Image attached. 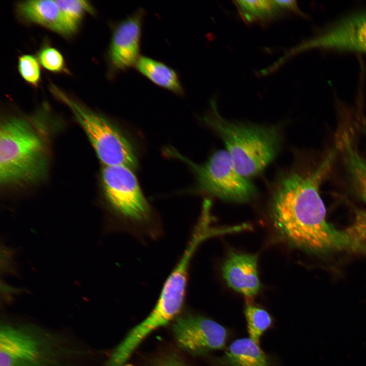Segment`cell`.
<instances>
[{
	"label": "cell",
	"mask_w": 366,
	"mask_h": 366,
	"mask_svg": "<svg viewBox=\"0 0 366 366\" xmlns=\"http://www.w3.org/2000/svg\"><path fill=\"white\" fill-rule=\"evenodd\" d=\"M346 232L357 245L366 249V210L356 211L353 223Z\"/></svg>",
	"instance_id": "22"
},
{
	"label": "cell",
	"mask_w": 366,
	"mask_h": 366,
	"mask_svg": "<svg viewBox=\"0 0 366 366\" xmlns=\"http://www.w3.org/2000/svg\"><path fill=\"white\" fill-rule=\"evenodd\" d=\"M222 272L228 286L245 297H253L260 289L256 255L231 251L223 264Z\"/></svg>",
	"instance_id": "11"
},
{
	"label": "cell",
	"mask_w": 366,
	"mask_h": 366,
	"mask_svg": "<svg viewBox=\"0 0 366 366\" xmlns=\"http://www.w3.org/2000/svg\"><path fill=\"white\" fill-rule=\"evenodd\" d=\"M215 363L216 366H271L259 344L250 338L234 341Z\"/></svg>",
	"instance_id": "13"
},
{
	"label": "cell",
	"mask_w": 366,
	"mask_h": 366,
	"mask_svg": "<svg viewBox=\"0 0 366 366\" xmlns=\"http://www.w3.org/2000/svg\"><path fill=\"white\" fill-rule=\"evenodd\" d=\"M145 15L144 10L139 8L113 27L107 52L111 78L135 66L141 56L140 42Z\"/></svg>",
	"instance_id": "9"
},
{
	"label": "cell",
	"mask_w": 366,
	"mask_h": 366,
	"mask_svg": "<svg viewBox=\"0 0 366 366\" xmlns=\"http://www.w3.org/2000/svg\"><path fill=\"white\" fill-rule=\"evenodd\" d=\"M145 366H192L191 363L179 350L165 349L152 355Z\"/></svg>",
	"instance_id": "21"
},
{
	"label": "cell",
	"mask_w": 366,
	"mask_h": 366,
	"mask_svg": "<svg viewBox=\"0 0 366 366\" xmlns=\"http://www.w3.org/2000/svg\"><path fill=\"white\" fill-rule=\"evenodd\" d=\"M235 5L243 19L248 22L272 19L282 10L275 1H236Z\"/></svg>",
	"instance_id": "16"
},
{
	"label": "cell",
	"mask_w": 366,
	"mask_h": 366,
	"mask_svg": "<svg viewBox=\"0 0 366 366\" xmlns=\"http://www.w3.org/2000/svg\"><path fill=\"white\" fill-rule=\"evenodd\" d=\"M17 68L18 72L29 85L37 87L41 81L40 64L33 55L23 54L18 57Z\"/></svg>",
	"instance_id": "19"
},
{
	"label": "cell",
	"mask_w": 366,
	"mask_h": 366,
	"mask_svg": "<svg viewBox=\"0 0 366 366\" xmlns=\"http://www.w3.org/2000/svg\"><path fill=\"white\" fill-rule=\"evenodd\" d=\"M278 6L283 11L287 10L299 14H303L300 11L295 1H275Z\"/></svg>",
	"instance_id": "23"
},
{
	"label": "cell",
	"mask_w": 366,
	"mask_h": 366,
	"mask_svg": "<svg viewBox=\"0 0 366 366\" xmlns=\"http://www.w3.org/2000/svg\"><path fill=\"white\" fill-rule=\"evenodd\" d=\"M196 175L198 188L221 199L249 202L256 195V187L236 170L227 150L215 151L202 164L186 160Z\"/></svg>",
	"instance_id": "6"
},
{
	"label": "cell",
	"mask_w": 366,
	"mask_h": 366,
	"mask_svg": "<svg viewBox=\"0 0 366 366\" xmlns=\"http://www.w3.org/2000/svg\"><path fill=\"white\" fill-rule=\"evenodd\" d=\"M55 2L69 37L77 32L87 14L95 13L93 6L87 1L55 0Z\"/></svg>",
	"instance_id": "15"
},
{
	"label": "cell",
	"mask_w": 366,
	"mask_h": 366,
	"mask_svg": "<svg viewBox=\"0 0 366 366\" xmlns=\"http://www.w3.org/2000/svg\"><path fill=\"white\" fill-rule=\"evenodd\" d=\"M101 179L107 200L117 215L137 225H146L151 221V208L131 168L104 166Z\"/></svg>",
	"instance_id": "7"
},
{
	"label": "cell",
	"mask_w": 366,
	"mask_h": 366,
	"mask_svg": "<svg viewBox=\"0 0 366 366\" xmlns=\"http://www.w3.org/2000/svg\"><path fill=\"white\" fill-rule=\"evenodd\" d=\"M16 12L24 22L40 25L63 36L69 37L55 1L19 2L16 5Z\"/></svg>",
	"instance_id": "12"
},
{
	"label": "cell",
	"mask_w": 366,
	"mask_h": 366,
	"mask_svg": "<svg viewBox=\"0 0 366 366\" xmlns=\"http://www.w3.org/2000/svg\"><path fill=\"white\" fill-rule=\"evenodd\" d=\"M329 163L326 160L312 172L292 170L279 179L270 202L272 225L288 243L308 251L360 250L346 231L326 221L319 188Z\"/></svg>",
	"instance_id": "1"
},
{
	"label": "cell",
	"mask_w": 366,
	"mask_h": 366,
	"mask_svg": "<svg viewBox=\"0 0 366 366\" xmlns=\"http://www.w3.org/2000/svg\"><path fill=\"white\" fill-rule=\"evenodd\" d=\"M312 48L366 53V12L338 21L313 38L301 43L289 54Z\"/></svg>",
	"instance_id": "10"
},
{
	"label": "cell",
	"mask_w": 366,
	"mask_h": 366,
	"mask_svg": "<svg viewBox=\"0 0 366 366\" xmlns=\"http://www.w3.org/2000/svg\"><path fill=\"white\" fill-rule=\"evenodd\" d=\"M172 334L178 348L193 355L223 349L227 339V331L222 325L191 312L179 314L175 318Z\"/></svg>",
	"instance_id": "8"
},
{
	"label": "cell",
	"mask_w": 366,
	"mask_h": 366,
	"mask_svg": "<svg viewBox=\"0 0 366 366\" xmlns=\"http://www.w3.org/2000/svg\"><path fill=\"white\" fill-rule=\"evenodd\" d=\"M91 350L69 336L32 321L0 325V366H82Z\"/></svg>",
	"instance_id": "2"
},
{
	"label": "cell",
	"mask_w": 366,
	"mask_h": 366,
	"mask_svg": "<svg viewBox=\"0 0 366 366\" xmlns=\"http://www.w3.org/2000/svg\"><path fill=\"white\" fill-rule=\"evenodd\" d=\"M345 147L352 175L360 195L366 201V161L353 151L349 141L345 142Z\"/></svg>",
	"instance_id": "20"
},
{
	"label": "cell",
	"mask_w": 366,
	"mask_h": 366,
	"mask_svg": "<svg viewBox=\"0 0 366 366\" xmlns=\"http://www.w3.org/2000/svg\"><path fill=\"white\" fill-rule=\"evenodd\" d=\"M203 119L219 135L237 171L245 177L262 171L280 149L281 135L278 127L229 121L219 114L215 99Z\"/></svg>",
	"instance_id": "3"
},
{
	"label": "cell",
	"mask_w": 366,
	"mask_h": 366,
	"mask_svg": "<svg viewBox=\"0 0 366 366\" xmlns=\"http://www.w3.org/2000/svg\"><path fill=\"white\" fill-rule=\"evenodd\" d=\"M51 93L72 111L87 136L104 166L137 165L132 145L123 134L109 121L77 102L52 83Z\"/></svg>",
	"instance_id": "5"
},
{
	"label": "cell",
	"mask_w": 366,
	"mask_h": 366,
	"mask_svg": "<svg viewBox=\"0 0 366 366\" xmlns=\"http://www.w3.org/2000/svg\"><path fill=\"white\" fill-rule=\"evenodd\" d=\"M37 58L40 65L48 71L60 74L69 72L62 53L49 45L41 47L37 53Z\"/></svg>",
	"instance_id": "18"
},
{
	"label": "cell",
	"mask_w": 366,
	"mask_h": 366,
	"mask_svg": "<svg viewBox=\"0 0 366 366\" xmlns=\"http://www.w3.org/2000/svg\"><path fill=\"white\" fill-rule=\"evenodd\" d=\"M136 69L156 85L178 96H182L184 90L177 73L162 62L141 56Z\"/></svg>",
	"instance_id": "14"
},
{
	"label": "cell",
	"mask_w": 366,
	"mask_h": 366,
	"mask_svg": "<svg viewBox=\"0 0 366 366\" xmlns=\"http://www.w3.org/2000/svg\"><path fill=\"white\" fill-rule=\"evenodd\" d=\"M249 338L259 344L260 339L272 324L270 314L264 309L248 303L245 309Z\"/></svg>",
	"instance_id": "17"
},
{
	"label": "cell",
	"mask_w": 366,
	"mask_h": 366,
	"mask_svg": "<svg viewBox=\"0 0 366 366\" xmlns=\"http://www.w3.org/2000/svg\"><path fill=\"white\" fill-rule=\"evenodd\" d=\"M48 159L45 143L25 119L11 117L0 129V181L4 186L38 181L45 174Z\"/></svg>",
	"instance_id": "4"
}]
</instances>
